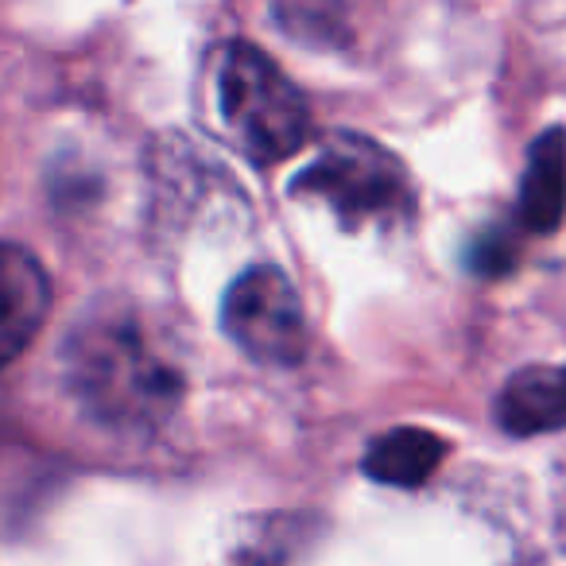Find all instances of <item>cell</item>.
Wrapping results in <instances>:
<instances>
[{"instance_id": "obj_1", "label": "cell", "mask_w": 566, "mask_h": 566, "mask_svg": "<svg viewBox=\"0 0 566 566\" xmlns=\"http://www.w3.org/2000/svg\"><path fill=\"white\" fill-rule=\"evenodd\" d=\"M63 377L86 416L120 434L159 431L187 388L144 318L125 303H97L71 326Z\"/></svg>"}, {"instance_id": "obj_2", "label": "cell", "mask_w": 566, "mask_h": 566, "mask_svg": "<svg viewBox=\"0 0 566 566\" xmlns=\"http://www.w3.org/2000/svg\"><path fill=\"white\" fill-rule=\"evenodd\" d=\"M292 195L323 202L346 229L403 226L416 213L408 167L361 133L326 136L315 164L292 179Z\"/></svg>"}, {"instance_id": "obj_3", "label": "cell", "mask_w": 566, "mask_h": 566, "mask_svg": "<svg viewBox=\"0 0 566 566\" xmlns=\"http://www.w3.org/2000/svg\"><path fill=\"white\" fill-rule=\"evenodd\" d=\"M218 109L241 151L264 167L307 148L315 128L303 90L264 51L241 40L221 51Z\"/></svg>"}, {"instance_id": "obj_4", "label": "cell", "mask_w": 566, "mask_h": 566, "mask_svg": "<svg viewBox=\"0 0 566 566\" xmlns=\"http://www.w3.org/2000/svg\"><path fill=\"white\" fill-rule=\"evenodd\" d=\"M221 331L260 365H300L311 349L307 315L295 283L272 264H256L229 283L221 300Z\"/></svg>"}, {"instance_id": "obj_5", "label": "cell", "mask_w": 566, "mask_h": 566, "mask_svg": "<svg viewBox=\"0 0 566 566\" xmlns=\"http://www.w3.org/2000/svg\"><path fill=\"white\" fill-rule=\"evenodd\" d=\"M51 315V280L24 244L0 249V346L17 361Z\"/></svg>"}, {"instance_id": "obj_6", "label": "cell", "mask_w": 566, "mask_h": 566, "mask_svg": "<svg viewBox=\"0 0 566 566\" xmlns=\"http://www.w3.org/2000/svg\"><path fill=\"white\" fill-rule=\"evenodd\" d=\"M566 218V128L551 125L527 148L520 175L516 226L527 233H555Z\"/></svg>"}, {"instance_id": "obj_7", "label": "cell", "mask_w": 566, "mask_h": 566, "mask_svg": "<svg viewBox=\"0 0 566 566\" xmlns=\"http://www.w3.org/2000/svg\"><path fill=\"white\" fill-rule=\"evenodd\" d=\"M496 423L516 439L566 427V369L532 365L512 373L496 396Z\"/></svg>"}, {"instance_id": "obj_8", "label": "cell", "mask_w": 566, "mask_h": 566, "mask_svg": "<svg viewBox=\"0 0 566 566\" xmlns=\"http://www.w3.org/2000/svg\"><path fill=\"white\" fill-rule=\"evenodd\" d=\"M442 458H447L442 434L423 431V427H396V431H385L369 442L361 470L380 485L416 489L439 473Z\"/></svg>"}, {"instance_id": "obj_9", "label": "cell", "mask_w": 566, "mask_h": 566, "mask_svg": "<svg viewBox=\"0 0 566 566\" xmlns=\"http://www.w3.org/2000/svg\"><path fill=\"white\" fill-rule=\"evenodd\" d=\"M275 24H283L292 40L311 48H338L346 40L342 0H275Z\"/></svg>"}, {"instance_id": "obj_10", "label": "cell", "mask_w": 566, "mask_h": 566, "mask_svg": "<svg viewBox=\"0 0 566 566\" xmlns=\"http://www.w3.org/2000/svg\"><path fill=\"white\" fill-rule=\"evenodd\" d=\"M462 260H465V268H470L473 275H481V280H501V275H509L512 268L520 264L516 229H509V226L481 229V233L470 237Z\"/></svg>"}]
</instances>
